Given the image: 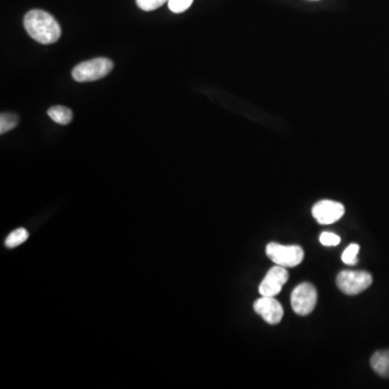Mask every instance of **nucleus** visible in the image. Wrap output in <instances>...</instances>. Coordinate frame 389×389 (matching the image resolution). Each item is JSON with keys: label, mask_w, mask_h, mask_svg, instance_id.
Here are the masks:
<instances>
[{"label": "nucleus", "mask_w": 389, "mask_h": 389, "mask_svg": "<svg viewBox=\"0 0 389 389\" xmlns=\"http://www.w3.org/2000/svg\"><path fill=\"white\" fill-rule=\"evenodd\" d=\"M24 27L34 41L43 45L57 43L61 37V27L57 20L43 10L27 12L24 17Z\"/></svg>", "instance_id": "nucleus-1"}, {"label": "nucleus", "mask_w": 389, "mask_h": 389, "mask_svg": "<svg viewBox=\"0 0 389 389\" xmlns=\"http://www.w3.org/2000/svg\"><path fill=\"white\" fill-rule=\"evenodd\" d=\"M113 67L114 64L111 59L106 57H97L75 66L71 75L78 83H88L107 76L112 71Z\"/></svg>", "instance_id": "nucleus-2"}, {"label": "nucleus", "mask_w": 389, "mask_h": 389, "mask_svg": "<svg viewBox=\"0 0 389 389\" xmlns=\"http://www.w3.org/2000/svg\"><path fill=\"white\" fill-rule=\"evenodd\" d=\"M267 257L283 267H295L304 260V251L299 246H283L271 242L266 247Z\"/></svg>", "instance_id": "nucleus-3"}, {"label": "nucleus", "mask_w": 389, "mask_h": 389, "mask_svg": "<svg viewBox=\"0 0 389 389\" xmlns=\"http://www.w3.org/2000/svg\"><path fill=\"white\" fill-rule=\"evenodd\" d=\"M372 275L368 271H343L337 275V285L347 295H357L372 285Z\"/></svg>", "instance_id": "nucleus-4"}, {"label": "nucleus", "mask_w": 389, "mask_h": 389, "mask_svg": "<svg viewBox=\"0 0 389 389\" xmlns=\"http://www.w3.org/2000/svg\"><path fill=\"white\" fill-rule=\"evenodd\" d=\"M317 299H318V293L316 288L311 283H301L292 292V309L297 315H309L315 309Z\"/></svg>", "instance_id": "nucleus-5"}, {"label": "nucleus", "mask_w": 389, "mask_h": 389, "mask_svg": "<svg viewBox=\"0 0 389 389\" xmlns=\"http://www.w3.org/2000/svg\"><path fill=\"white\" fill-rule=\"evenodd\" d=\"M289 279V274L283 266H275L266 274L265 278L259 287L260 295L262 297H276L281 293L283 285Z\"/></svg>", "instance_id": "nucleus-6"}, {"label": "nucleus", "mask_w": 389, "mask_h": 389, "mask_svg": "<svg viewBox=\"0 0 389 389\" xmlns=\"http://www.w3.org/2000/svg\"><path fill=\"white\" fill-rule=\"evenodd\" d=\"M316 221L323 225L335 223L345 214V208L342 204L333 200H321L313 206L311 210Z\"/></svg>", "instance_id": "nucleus-7"}, {"label": "nucleus", "mask_w": 389, "mask_h": 389, "mask_svg": "<svg viewBox=\"0 0 389 389\" xmlns=\"http://www.w3.org/2000/svg\"><path fill=\"white\" fill-rule=\"evenodd\" d=\"M255 313L269 325H278L283 318V309L275 297H262L254 302Z\"/></svg>", "instance_id": "nucleus-8"}, {"label": "nucleus", "mask_w": 389, "mask_h": 389, "mask_svg": "<svg viewBox=\"0 0 389 389\" xmlns=\"http://www.w3.org/2000/svg\"><path fill=\"white\" fill-rule=\"evenodd\" d=\"M370 362L375 373L383 378H389V349L374 353L371 357Z\"/></svg>", "instance_id": "nucleus-9"}, {"label": "nucleus", "mask_w": 389, "mask_h": 389, "mask_svg": "<svg viewBox=\"0 0 389 389\" xmlns=\"http://www.w3.org/2000/svg\"><path fill=\"white\" fill-rule=\"evenodd\" d=\"M48 115L57 124L63 125V126L69 125L73 119V112L62 105H55V106L51 107L48 111Z\"/></svg>", "instance_id": "nucleus-10"}, {"label": "nucleus", "mask_w": 389, "mask_h": 389, "mask_svg": "<svg viewBox=\"0 0 389 389\" xmlns=\"http://www.w3.org/2000/svg\"><path fill=\"white\" fill-rule=\"evenodd\" d=\"M29 238V233L25 228H17L13 230L11 234H9L7 239H6V247L12 249V248H17V246L22 245L23 242L27 241Z\"/></svg>", "instance_id": "nucleus-11"}, {"label": "nucleus", "mask_w": 389, "mask_h": 389, "mask_svg": "<svg viewBox=\"0 0 389 389\" xmlns=\"http://www.w3.org/2000/svg\"><path fill=\"white\" fill-rule=\"evenodd\" d=\"M19 124V118L17 115L11 113H3L0 116V133L5 134L12 129H15Z\"/></svg>", "instance_id": "nucleus-12"}, {"label": "nucleus", "mask_w": 389, "mask_h": 389, "mask_svg": "<svg viewBox=\"0 0 389 389\" xmlns=\"http://www.w3.org/2000/svg\"><path fill=\"white\" fill-rule=\"evenodd\" d=\"M360 247H359L357 243H353V245H349L346 248L342 254V261L344 262L346 265H356L358 263V259H357V254H358Z\"/></svg>", "instance_id": "nucleus-13"}, {"label": "nucleus", "mask_w": 389, "mask_h": 389, "mask_svg": "<svg viewBox=\"0 0 389 389\" xmlns=\"http://www.w3.org/2000/svg\"><path fill=\"white\" fill-rule=\"evenodd\" d=\"M168 1L169 0H136V5L143 11H154Z\"/></svg>", "instance_id": "nucleus-14"}, {"label": "nucleus", "mask_w": 389, "mask_h": 389, "mask_svg": "<svg viewBox=\"0 0 389 389\" xmlns=\"http://www.w3.org/2000/svg\"><path fill=\"white\" fill-rule=\"evenodd\" d=\"M194 0H169V9L174 13H182L192 6Z\"/></svg>", "instance_id": "nucleus-15"}, {"label": "nucleus", "mask_w": 389, "mask_h": 389, "mask_svg": "<svg viewBox=\"0 0 389 389\" xmlns=\"http://www.w3.org/2000/svg\"><path fill=\"white\" fill-rule=\"evenodd\" d=\"M319 240H320L321 245L325 246V247H333V246L339 245L341 242V238L339 236L333 233H329V232L321 234Z\"/></svg>", "instance_id": "nucleus-16"}]
</instances>
